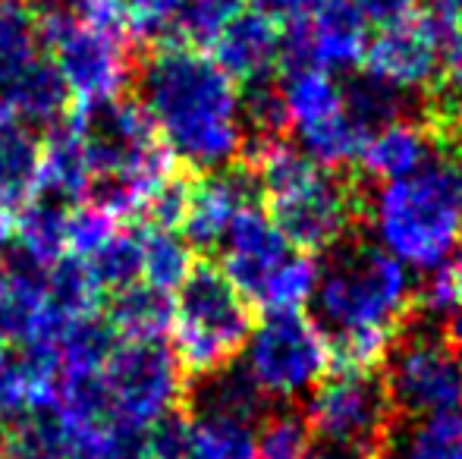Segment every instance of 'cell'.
Masks as SVG:
<instances>
[{
    "instance_id": "cell-1",
    "label": "cell",
    "mask_w": 462,
    "mask_h": 459,
    "mask_svg": "<svg viewBox=\"0 0 462 459\" xmlns=\"http://www.w3.org/2000/svg\"><path fill=\"white\" fill-rule=\"evenodd\" d=\"M139 105L154 123L173 161L214 173L245 151L243 88L189 41H161L133 73Z\"/></svg>"
},
{
    "instance_id": "cell-2",
    "label": "cell",
    "mask_w": 462,
    "mask_h": 459,
    "mask_svg": "<svg viewBox=\"0 0 462 459\" xmlns=\"http://www.w3.org/2000/svg\"><path fill=\"white\" fill-rule=\"evenodd\" d=\"M69 123L92 173L86 205L114 221L145 215L152 196L173 177V154L139 101L107 98L82 105Z\"/></svg>"
},
{
    "instance_id": "cell-3",
    "label": "cell",
    "mask_w": 462,
    "mask_h": 459,
    "mask_svg": "<svg viewBox=\"0 0 462 459\" xmlns=\"http://www.w3.org/2000/svg\"><path fill=\"white\" fill-rule=\"evenodd\" d=\"M368 215L396 262L421 274L447 268L462 245V164L450 151L431 154L415 173L377 186Z\"/></svg>"
},
{
    "instance_id": "cell-4",
    "label": "cell",
    "mask_w": 462,
    "mask_h": 459,
    "mask_svg": "<svg viewBox=\"0 0 462 459\" xmlns=\"http://www.w3.org/2000/svg\"><path fill=\"white\" fill-rule=\"evenodd\" d=\"M249 167L268 198V215L296 252L328 255L349 236L362 202L356 186L337 170L311 161L286 139L249 148Z\"/></svg>"
},
{
    "instance_id": "cell-5",
    "label": "cell",
    "mask_w": 462,
    "mask_h": 459,
    "mask_svg": "<svg viewBox=\"0 0 462 459\" xmlns=\"http://www.w3.org/2000/svg\"><path fill=\"white\" fill-rule=\"evenodd\" d=\"M415 287L409 268L368 239H343L328 252L315 289V321L328 340L383 334L400 337L412 312Z\"/></svg>"
},
{
    "instance_id": "cell-6",
    "label": "cell",
    "mask_w": 462,
    "mask_h": 459,
    "mask_svg": "<svg viewBox=\"0 0 462 459\" xmlns=\"http://www.w3.org/2000/svg\"><path fill=\"white\" fill-rule=\"evenodd\" d=\"M252 327V302L214 264H195L173 296V353L186 374H211L243 355Z\"/></svg>"
},
{
    "instance_id": "cell-7",
    "label": "cell",
    "mask_w": 462,
    "mask_h": 459,
    "mask_svg": "<svg viewBox=\"0 0 462 459\" xmlns=\"http://www.w3.org/2000/svg\"><path fill=\"white\" fill-rule=\"evenodd\" d=\"M104 431L139 441L152 425L177 412L186 372L173 346L161 340H120L101 368Z\"/></svg>"
},
{
    "instance_id": "cell-8",
    "label": "cell",
    "mask_w": 462,
    "mask_h": 459,
    "mask_svg": "<svg viewBox=\"0 0 462 459\" xmlns=\"http://www.w3.org/2000/svg\"><path fill=\"white\" fill-rule=\"evenodd\" d=\"M264 399H299L311 393L330 372V340L305 312H268L243 349V362Z\"/></svg>"
},
{
    "instance_id": "cell-9",
    "label": "cell",
    "mask_w": 462,
    "mask_h": 459,
    "mask_svg": "<svg viewBox=\"0 0 462 459\" xmlns=\"http://www.w3.org/2000/svg\"><path fill=\"white\" fill-rule=\"evenodd\" d=\"M280 95L286 105L290 133H296L299 148L311 161L330 170L359 164L368 135L349 114L346 86H340L334 73L321 67L286 69Z\"/></svg>"
},
{
    "instance_id": "cell-10",
    "label": "cell",
    "mask_w": 462,
    "mask_h": 459,
    "mask_svg": "<svg viewBox=\"0 0 462 459\" xmlns=\"http://www.w3.org/2000/svg\"><path fill=\"white\" fill-rule=\"evenodd\" d=\"M390 393L377 372L334 368L311 390L305 406V422L311 437L324 447L349 450L356 456H371L383 447L390 431Z\"/></svg>"
},
{
    "instance_id": "cell-11",
    "label": "cell",
    "mask_w": 462,
    "mask_h": 459,
    "mask_svg": "<svg viewBox=\"0 0 462 459\" xmlns=\"http://www.w3.org/2000/svg\"><path fill=\"white\" fill-rule=\"evenodd\" d=\"M390 403L406 416H431L462 406V353L444 331L421 325L396 337L383 362Z\"/></svg>"
},
{
    "instance_id": "cell-12",
    "label": "cell",
    "mask_w": 462,
    "mask_h": 459,
    "mask_svg": "<svg viewBox=\"0 0 462 459\" xmlns=\"http://www.w3.org/2000/svg\"><path fill=\"white\" fill-rule=\"evenodd\" d=\"M44 44L69 98H79L82 105L120 98L123 88L133 82L135 67L126 38L97 19L60 25L44 35Z\"/></svg>"
},
{
    "instance_id": "cell-13",
    "label": "cell",
    "mask_w": 462,
    "mask_h": 459,
    "mask_svg": "<svg viewBox=\"0 0 462 459\" xmlns=\"http://www.w3.org/2000/svg\"><path fill=\"white\" fill-rule=\"evenodd\" d=\"M280 35V67H321L349 73L362 67L368 50V19L353 0H318L305 16L290 19Z\"/></svg>"
},
{
    "instance_id": "cell-14",
    "label": "cell",
    "mask_w": 462,
    "mask_h": 459,
    "mask_svg": "<svg viewBox=\"0 0 462 459\" xmlns=\"http://www.w3.org/2000/svg\"><path fill=\"white\" fill-rule=\"evenodd\" d=\"M447 32L428 13L415 10L412 16L393 25H383L368 41L362 69L406 95H425L438 86L444 67Z\"/></svg>"
},
{
    "instance_id": "cell-15",
    "label": "cell",
    "mask_w": 462,
    "mask_h": 459,
    "mask_svg": "<svg viewBox=\"0 0 462 459\" xmlns=\"http://www.w3.org/2000/svg\"><path fill=\"white\" fill-rule=\"evenodd\" d=\"M6 459H142V444L76 425L44 403L10 428Z\"/></svg>"
},
{
    "instance_id": "cell-16",
    "label": "cell",
    "mask_w": 462,
    "mask_h": 459,
    "mask_svg": "<svg viewBox=\"0 0 462 459\" xmlns=\"http://www.w3.org/2000/svg\"><path fill=\"white\" fill-rule=\"evenodd\" d=\"M217 249V268L249 302H255V296L271 280V274L296 252L290 239L283 236V230L277 227L274 217L268 215V208H262V202L239 211V217L230 224Z\"/></svg>"
},
{
    "instance_id": "cell-17",
    "label": "cell",
    "mask_w": 462,
    "mask_h": 459,
    "mask_svg": "<svg viewBox=\"0 0 462 459\" xmlns=\"http://www.w3.org/2000/svg\"><path fill=\"white\" fill-rule=\"evenodd\" d=\"M258 198L262 186L249 164H230L224 170L205 173L199 183H192V198L180 233L192 249H217L239 211L258 205Z\"/></svg>"
},
{
    "instance_id": "cell-18",
    "label": "cell",
    "mask_w": 462,
    "mask_h": 459,
    "mask_svg": "<svg viewBox=\"0 0 462 459\" xmlns=\"http://www.w3.org/2000/svg\"><path fill=\"white\" fill-rule=\"evenodd\" d=\"M280 35L283 25L262 10H243L211 38V57L236 82L255 86L268 82L280 67Z\"/></svg>"
},
{
    "instance_id": "cell-19",
    "label": "cell",
    "mask_w": 462,
    "mask_h": 459,
    "mask_svg": "<svg viewBox=\"0 0 462 459\" xmlns=\"http://www.w3.org/2000/svg\"><path fill=\"white\" fill-rule=\"evenodd\" d=\"M57 378H60L57 346L19 349L0 344V425L13 428L38 406L51 403Z\"/></svg>"
},
{
    "instance_id": "cell-20",
    "label": "cell",
    "mask_w": 462,
    "mask_h": 459,
    "mask_svg": "<svg viewBox=\"0 0 462 459\" xmlns=\"http://www.w3.org/2000/svg\"><path fill=\"white\" fill-rule=\"evenodd\" d=\"M438 126L434 120H412V116H402L387 126L374 129L365 139V148L359 154V167L368 179L377 183H390V179H400L415 173L425 164L431 154L440 151Z\"/></svg>"
},
{
    "instance_id": "cell-21",
    "label": "cell",
    "mask_w": 462,
    "mask_h": 459,
    "mask_svg": "<svg viewBox=\"0 0 462 459\" xmlns=\"http://www.w3.org/2000/svg\"><path fill=\"white\" fill-rule=\"evenodd\" d=\"M383 459H462V406L390 425Z\"/></svg>"
},
{
    "instance_id": "cell-22",
    "label": "cell",
    "mask_w": 462,
    "mask_h": 459,
    "mask_svg": "<svg viewBox=\"0 0 462 459\" xmlns=\"http://www.w3.org/2000/svg\"><path fill=\"white\" fill-rule=\"evenodd\" d=\"M104 315L120 340H161L173 325V296L139 280L110 293Z\"/></svg>"
},
{
    "instance_id": "cell-23",
    "label": "cell",
    "mask_w": 462,
    "mask_h": 459,
    "mask_svg": "<svg viewBox=\"0 0 462 459\" xmlns=\"http://www.w3.org/2000/svg\"><path fill=\"white\" fill-rule=\"evenodd\" d=\"M189 412H214V416L249 418L258 422L264 412V393L245 374L243 365H224L211 374H199L189 390Z\"/></svg>"
},
{
    "instance_id": "cell-24",
    "label": "cell",
    "mask_w": 462,
    "mask_h": 459,
    "mask_svg": "<svg viewBox=\"0 0 462 459\" xmlns=\"http://www.w3.org/2000/svg\"><path fill=\"white\" fill-rule=\"evenodd\" d=\"M44 142H38L35 129L6 116L0 126V202L23 205L35 192L42 173Z\"/></svg>"
},
{
    "instance_id": "cell-25",
    "label": "cell",
    "mask_w": 462,
    "mask_h": 459,
    "mask_svg": "<svg viewBox=\"0 0 462 459\" xmlns=\"http://www.w3.org/2000/svg\"><path fill=\"white\" fill-rule=\"evenodd\" d=\"M258 425L249 418L189 412L186 459H255Z\"/></svg>"
},
{
    "instance_id": "cell-26",
    "label": "cell",
    "mask_w": 462,
    "mask_h": 459,
    "mask_svg": "<svg viewBox=\"0 0 462 459\" xmlns=\"http://www.w3.org/2000/svg\"><path fill=\"white\" fill-rule=\"evenodd\" d=\"M120 344V334L107 321V315L86 312L79 318L67 321L57 334V362H60V374H88L101 372L104 362Z\"/></svg>"
},
{
    "instance_id": "cell-27",
    "label": "cell",
    "mask_w": 462,
    "mask_h": 459,
    "mask_svg": "<svg viewBox=\"0 0 462 459\" xmlns=\"http://www.w3.org/2000/svg\"><path fill=\"white\" fill-rule=\"evenodd\" d=\"M142 245V280L164 293H177L186 283V277L195 271V249L180 230L154 227L142 224L139 227Z\"/></svg>"
},
{
    "instance_id": "cell-28",
    "label": "cell",
    "mask_w": 462,
    "mask_h": 459,
    "mask_svg": "<svg viewBox=\"0 0 462 459\" xmlns=\"http://www.w3.org/2000/svg\"><path fill=\"white\" fill-rule=\"evenodd\" d=\"M86 264L88 277L101 296H110L116 289H126L142 280V245L139 227L120 230L116 227L104 243H97L88 255L79 258Z\"/></svg>"
},
{
    "instance_id": "cell-29",
    "label": "cell",
    "mask_w": 462,
    "mask_h": 459,
    "mask_svg": "<svg viewBox=\"0 0 462 459\" xmlns=\"http://www.w3.org/2000/svg\"><path fill=\"white\" fill-rule=\"evenodd\" d=\"M95 19L135 41H161L177 25V0H95Z\"/></svg>"
},
{
    "instance_id": "cell-30",
    "label": "cell",
    "mask_w": 462,
    "mask_h": 459,
    "mask_svg": "<svg viewBox=\"0 0 462 459\" xmlns=\"http://www.w3.org/2000/svg\"><path fill=\"white\" fill-rule=\"evenodd\" d=\"M318 274H321V268L315 264V255L292 252L274 274H271V280L262 287V293L255 296V306H262L264 315L302 312V306H309L315 299Z\"/></svg>"
},
{
    "instance_id": "cell-31",
    "label": "cell",
    "mask_w": 462,
    "mask_h": 459,
    "mask_svg": "<svg viewBox=\"0 0 462 459\" xmlns=\"http://www.w3.org/2000/svg\"><path fill=\"white\" fill-rule=\"evenodd\" d=\"M346 107L353 114V120L365 129V135H371L374 129L406 116L409 95L374 79V76L362 73L359 79H353L346 86Z\"/></svg>"
},
{
    "instance_id": "cell-32",
    "label": "cell",
    "mask_w": 462,
    "mask_h": 459,
    "mask_svg": "<svg viewBox=\"0 0 462 459\" xmlns=\"http://www.w3.org/2000/svg\"><path fill=\"white\" fill-rule=\"evenodd\" d=\"M243 123H245V148L280 142L290 129L286 105L280 86L274 82H255L243 92Z\"/></svg>"
},
{
    "instance_id": "cell-33",
    "label": "cell",
    "mask_w": 462,
    "mask_h": 459,
    "mask_svg": "<svg viewBox=\"0 0 462 459\" xmlns=\"http://www.w3.org/2000/svg\"><path fill=\"white\" fill-rule=\"evenodd\" d=\"M249 0H177V32L189 44H211V38L245 10Z\"/></svg>"
},
{
    "instance_id": "cell-34",
    "label": "cell",
    "mask_w": 462,
    "mask_h": 459,
    "mask_svg": "<svg viewBox=\"0 0 462 459\" xmlns=\"http://www.w3.org/2000/svg\"><path fill=\"white\" fill-rule=\"evenodd\" d=\"M311 454V431L299 412H274L258 428L255 459H305Z\"/></svg>"
},
{
    "instance_id": "cell-35",
    "label": "cell",
    "mask_w": 462,
    "mask_h": 459,
    "mask_svg": "<svg viewBox=\"0 0 462 459\" xmlns=\"http://www.w3.org/2000/svg\"><path fill=\"white\" fill-rule=\"evenodd\" d=\"M412 308L419 312V321L421 325H431L438 331H444V325L459 312V296H457V283H453L450 271L440 268V271H431L425 277L419 289H415V299H412Z\"/></svg>"
},
{
    "instance_id": "cell-36",
    "label": "cell",
    "mask_w": 462,
    "mask_h": 459,
    "mask_svg": "<svg viewBox=\"0 0 462 459\" xmlns=\"http://www.w3.org/2000/svg\"><path fill=\"white\" fill-rule=\"evenodd\" d=\"M353 4L368 19V25H377V29L400 23L419 10V0H353Z\"/></svg>"
},
{
    "instance_id": "cell-37",
    "label": "cell",
    "mask_w": 462,
    "mask_h": 459,
    "mask_svg": "<svg viewBox=\"0 0 462 459\" xmlns=\"http://www.w3.org/2000/svg\"><path fill=\"white\" fill-rule=\"evenodd\" d=\"M440 86L447 95L462 98V23L447 32L444 38V67H440Z\"/></svg>"
},
{
    "instance_id": "cell-38",
    "label": "cell",
    "mask_w": 462,
    "mask_h": 459,
    "mask_svg": "<svg viewBox=\"0 0 462 459\" xmlns=\"http://www.w3.org/2000/svg\"><path fill=\"white\" fill-rule=\"evenodd\" d=\"M252 4H255V10L274 16L277 23H290V19L305 16L318 0H252Z\"/></svg>"
},
{
    "instance_id": "cell-39",
    "label": "cell",
    "mask_w": 462,
    "mask_h": 459,
    "mask_svg": "<svg viewBox=\"0 0 462 459\" xmlns=\"http://www.w3.org/2000/svg\"><path fill=\"white\" fill-rule=\"evenodd\" d=\"M447 271H450L453 283H457V296H459V306H462V245L457 249V255L450 258V264H447Z\"/></svg>"
},
{
    "instance_id": "cell-40",
    "label": "cell",
    "mask_w": 462,
    "mask_h": 459,
    "mask_svg": "<svg viewBox=\"0 0 462 459\" xmlns=\"http://www.w3.org/2000/svg\"><path fill=\"white\" fill-rule=\"evenodd\" d=\"M305 459H362L356 454H349V450H337V447H321V450H311Z\"/></svg>"
},
{
    "instance_id": "cell-41",
    "label": "cell",
    "mask_w": 462,
    "mask_h": 459,
    "mask_svg": "<svg viewBox=\"0 0 462 459\" xmlns=\"http://www.w3.org/2000/svg\"><path fill=\"white\" fill-rule=\"evenodd\" d=\"M457 126H459V133H462V101H459V107H457Z\"/></svg>"
},
{
    "instance_id": "cell-42",
    "label": "cell",
    "mask_w": 462,
    "mask_h": 459,
    "mask_svg": "<svg viewBox=\"0 0 462 459\" xmlns=\"http://www.w3.org/2000/svg\"><path fill=\"white\" fill-rule=\"evenodd\" d=\"M6 116H10V114H6L4 107H0V126H4V120H6Z\"/></svg>"
},
{
    "instance_id": "cell-43",
    "label": "cell",
    "mask_w": 462,
    "mask_h": 459,
    "mask_svg": "<svg viewBox=\"0 0 462 459\" xmlns=\"http://www.w3.org/2000/svg\"><path fill=\"white\" fill-rule=\"evenodd\" d=\"M0 459H6V444H0Z\"/></svg>"
}]
</instances>
